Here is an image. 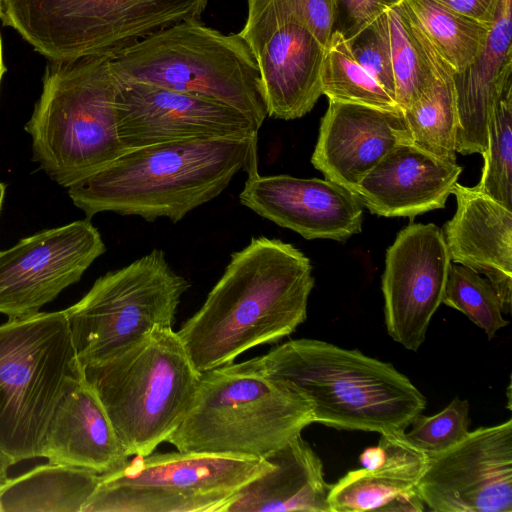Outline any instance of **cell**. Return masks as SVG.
I'll use <instances>...</instances> for the list:
<instances>
[{
  "instance_id": "6da1fadb",
  "label": "cell",
  "mask_w": 512,
  "mask_h": 512,
  "mask_svg": "<svg viewBox=\"0 0 512 512\" xmlns=\"http://www.w3.org/2000/svg\"><path fill=\"white\" fill-rule=\"evenodd\" d=\"M312 265L292 244L252 237L232 253L200 309L177 332L199 372L233 361L250 348L275 343L307 318Z\"/></svg>"
},
{
  "instance_id": "7a4b0ae2",
  "label": "cell",
  "mask_w": 512,
  "mask_h": 512,
  "mask_svg": "<svg viewBox=\"0 0 512 512\" xmlns=\"http://www.w3.org/2000/svg\"><path fill=\"white\" fill-rule=\"evenodd\" d=\"M241 170L258 172L257 138L174 142L130 150L68 194L88 219L114 212L176 223L219 196Z\"/></svg>"
},
{
  "instance_id": "3957f363",
  "label": "cell",
  "mask_w": 512,
  "mask_h": 512,
  "mask_svg": "<svg viewBox=\"0 0 512 512\" xmlns=\"http://www.w3.org/2000/svg\"><path fill=\"white\" fill-rule=\"evenodd\" d=\"M245 362L301 396L313 423L403 435L426 408L424 395L392 364L322 340H290Z\"/></svg>"
},
{
  "instance_id": "277c9868",
  "label": "cell",
  "mask_w": 512,
  "mask_h": 512,
  "mask_svg": "<svg viewBox=\"0 0 512 512\" xmlns=\"http://www.w3.org/2000/svg\"><path fill=\"white\" fill-rule=\"evenodd\" d=\"M110 54L51 60L25 130L33 160L59 185L98 172L128 152L117 130Z\"/></svg>"
},
{
  "instance_id": "5b68a950",
  "label": "cell",
  "mask_w": 512,
  "mask_h": 512,
  "mask_svg": "<svg viewBox=\"0 0 512 512\" xmlns=\"http://www.w3.org/2000/svg\"><path fill=\"white\" fill-rule=\"evenodd\" d=\"M313 423L310 405L246 362L200 373L166 442L183 452L265 458Z\"/></svg>"
},
{
  "instance_id": "8992f818",
  "label": "cell",
  "mask_w": 512,
  "mask_h": 512,
  "mask_svg": "<svg viewBox=\"0 0 512 512\" xmlns=\"http://www.w3.org/2000/svg\"><path fill=\"white\" fill-rule=\"evenodd\" d=\"M111 424L131 456H147L182 421L200 373L173 328L156 327L106 360L82 366Z\"/></svg>"
},
{
  "instance_id": "52a82bcc",
  "label": "cell",
  "mask_w": 512,
  "mask_h": 512,
  "mask_svg": "<svg viewBox=\"0 0 512 512\" xmlns=\"http://www.w3.org/2000/svg\"><path fill=\"white\" fill-rule=\"evenodd\" d=\"M115 79L142 82L223 103L260 129L268 116L259 69L237 34H223L199 20L183 21L110 54Z\"/></svg>"
},
{
  "instance_id": "ba28073f",
  "label": "cell",
  "mask_w": 512,
  "mask_h": 512,
  "mask_svg": "<svg viewBox=\"0 0 512 512\" xmlns=\"http://www.w3.org/2000/svg\"><path fill=\"white\" fill-rule=\"evenodd\" d=\"M82 375L64 310L0 325V450L14 464L39 458L58 403Z\"/></svg>"
},
{
  "instance_id": "9c48e42d",
  "label": "cell",
  "mask_w": 512,
  "mask_h": 512,
  "mask_svg": "<svg viewBox=\"0 0 512 512\" xmlns=\"http://www.w3.org/2000/svg\"><path fill=\"white\" fill-rule=\"evenodd\" d=\"M209 0H1L3 22L50 60L113 54L199 20Z\"/></svg>"
},
{
  "instance_id": "30bf717a",
  "label": "cell",
  "mask_w": 512,
  "mask_h": 512,
  "mask_svg": "<svg viewBox=\"0 0 512 512\" xmlns=\"http://www.w3.org/2000/svg\"><path fill=\"white\" fill-rule=\"evenodd\" d=\"M271 467L265 458L202 452L134 456L100 475L83 512H221Z\"/></svg>"
},
{
  "instance_id": "8fae6325",
  "label": "cell",
  "mask_w": 512,
  "mask_h": 512,
  "mask_svg": "<svg viewBox=\"0 0 512 512\" xmlns=\"http://www.w3.org/2000/svg\"><path fill=\"white\" fill-rule=\"evenodd\" d=\"M189 287L156 248L99 277L64 310L81 367L123 352L156 327L172 328Z\"/></svg>"
},
{
  "instance_id": "7c38bea8",
  "label": "cell",
  "mask_w": 512,
  "mask_h": 512,
  "mask_svg": "<svg viewBox=\"0 0 512 512\" xmlns=\"http://www.w3.org/2000/svg\"><path fill=\"white\" fill-rule=\"evenodd\" d=\"M417 490L434 512H512V420L429 455Z\"/></svg>"
},
{
  "instance_id": "4fadbf2b",
  "label": "cell",
  "mask_w": 512,
  "mask_h": 512,
  "mask_svg": "<svg viewBox=\"0 0 512 512\" xmlns=\"http://www.w3.org/2000/svg\"><path fill=\"white\" fill-rule=\"evenodd\" d=\"M105 251L100 232L88 218L41 231L0 251V314L13 319L40 312Z\"/></svg>"
},
{
  "instance_id": "5bb4252c",
  "label": "cell",
  "mask_w": 512,
  "mask_h": 512,
  "mask_svg": "<svg viewBox=\"0 0 512 512\" xmlns=\"http://www.w3.org/2000/svg\"><path fill=\"white\" fill-rule=\"evenodd\" d=\"M115 82L117 130L128 151L174 142L258 138L255 124L223 103L142 82Z\"/></svg>"
},
{
  "instance_id": "9a60e30c",
  "label": "cell",
  "mask_w": 512,
  "mask_h": 512,
  "mask_svg": "<svg viewBox=\"0 0 512 512\" xmlns=\"http://www.w3.org/2000/svg\"><path fill=\"white\" fill-rule=\"evenodd\" d=\"M451 263L442 230L432 223L406 226L387 249L382 275L385 325L406 349L416 352L425 341Z\"/></svg>"
},
{
  "instance_id": "2e32d148",
  "label": "cell",
  "mask_w": 512,
  "mask_h": 512,
  "mask_svg": "<svg viewBox=\"0 0 512 512\" xmlns=\"http://www.w3.org/2000/svg\"><path fill=\"white\" fill-rule=\"evenodd\" d=\"M240 36L259 69L268 117L293 120L310 112L322 95L325 48L292 17L247 14Z\"/></svg>"
},
{
  "instance_id": "e0dca14e",
  "label": "cell",
  "mask_w": 512,
  "mask_h": 512,
  "mask_svg": "<svg viewBox=\"0 0 512 512\" xmlns=\"http://www.w3.org/2000/svg\"><path fill=\"white\" fill-rule=\"evenodd\" d=\"M240 203L303 238L344 241L361 232L363 204L349 189L319 178L248 175Z\"/></svg>"
},
{
  "instance_id": "ac0fdd59",
  "label": "cell",
  "mask_w": 512,
  "mask_h": 512,
  "mask_svg": "<svg viewBox=\"0 0 512 512\" xmlns=\"http://www.w3.org/2000/svg\"><path fill=\"white\" fill-rule=\"evenodd\" d=\"M406 142L411 138L400 110L329 100L311 163L325 179L356 194L363 177Z\"/></svg>"
},
{
  "instance_id": "d6986e66",
  "label": "cell",
  "mask_w": 512,
  "mask_h": 512,
  "mask_svg": "<svg viewBox=\"0 0 512 512\" xmlns=\"http://www.w3.org/2000/svg\"><path fill=\"white\" fill-rule=\"evenodd\" d=\"M452 194L456 211L442 229L450 260L485 275L508 314L512 303V210L476 186L457 182Z\"/></svg>"
},
{
  "instance_id": "ffe728a7",
  "label": "cell",
  "mask_w": 512,
  "mask_h": 512,
  "mask_svg": "<svg viewBox=\"0 0 512 512\" xmlns=\"http://www.w3.org/2000/svg\"><path fill=\"white\" fill-rule=\"evenodd\" d=\"M462 172L412 142L391 150L360 181L356 194L372 214L409 217L445 206Z\"/></svg>"
},
{
  "instance_id": "44dd1931",
  "label": "cell",
  "mask_w": 512,
  "mask_h": 512,
  "mask_svg": "<svg viewBox=\"0 0 512 512\" xmlns=\"http://www.w3.org/2000/svg\"><path fill=\"white\" fill-rule=\"evenodd\" d=\"M512 74V0H499L473 61L453 74L458 114L456 152L483 154L493 105Z\"/></svg>"
},
{
  "instance_id": "7402d4cb",
  "label": "cell",
  "mask_w": 512,
  "mask_h": 512,
  "mask_svg": "<svg viewBox=\"0 0 512 512\" xmlns=\"http://www.w3.org/2000/svg\"><path fill=\"white\" fill-rule=\"evenodd\" d=\"M39 457L100 475L120 468L130 458L83 375L58 403Z\"/></svg>"
},
{
  "instance_id": "603a6c76",
  "label": "cell",
  "mask_w": 512,
  "mask_h": 512,
  "mask_svg": "<svg viewBox=\"0 0 512 512\" xmlns=\"http://www.w3.org/2000/svg\"><path fill=\"white\" fill-rule=\"evenodd\" d=\"M271 467L242 486L221 512H331L323 463L297 435L265 457Z\"/></svg>"
},
{
  "instance_id": "cb8c5ba5",
  "label": "cell",
  "mask_w": 512,
  "mask_h": 512,
  "mask_svg": "<svg viewBox=\"0 0 512 512\" xmlns=\"http://www.w3.org/2000/svg\"><path fill=\"white\" fill-rule=\"evenodd\" d=\"M389 51L395 102L404 110L441 76L454 73L438 55L414 14L403 0L376 18Z\"/></svg>"
},
{
  "instance_id": "d4e9b609",
  "label": "cell",
  "mask_w": 512,
  "mask_h": 512,
  "mask_svg": "<svg viewBox=\"0 0 512 512\" xmlns=\"http://www.w3.org/2000/svg\"><path fill=\"white\" fill-rule=\"evenodd\" d=\"M99 480L94 471L48 462L0 486V512H83Z\"/></svg>"
},
{
  "instance_id": "484cf974",
  "label": "cell",
  "mask_w": 512,
  "mask_h": 512,
  "mask_svg": "<svg viewBox=\"0 0 512 512\" xmlns=\"http://www.w3.org/2000/svg\"><path fill=\"white\" fill-rule=\"evenodd\" d=\"M453 74L439 77L426 93L401 112L414 145L444 161L456 163L458 114Z\"/></svg>"
},
{
  "instance_id": "4316f807",
  "label": "cell",
  "mask_w": 512,
  "mask_h": 512,
  "mask_svg": "<svg viewBox=\"0 0 512 512\" xmlns=\"http://www.w3.org/2000/svg\"><path fill=\"white\" fill-rule=\"evenodd\" d=\"M328 503L331 512L425 509L415 483L365 468L351 470L331 485Z\"/></svg>"
},
{
  "instance_id": "83f0119b",
  "label": "cell",
  "mask_w": 512,
  "mask_h": 512,
  "mask_svg": "<svg viewBox=\"0 0 512 512\" xmlns=\"http://www.w3.org/2000/svg\"><path fill=\"white\" fill-rule=\"evenodd\" d=\"M431 42L454 73L466 68L480 51L489 26L435 0H404Z\"/></svg>"
},
{
  "instance_id": "f1b7e54d",
  "label": "cell",
  "mask_w": 512,
  "mask_h": 512,
  "mask_svg": "<svg viewBox=\"0 0 512 512\" xmlns=\"http://www.w3.org/2000/svg\"><path fill=\"white\" fill-rule=\"evenodd\" d=\"M321 87L330 101L400 110L387 91L353 58L346 39L337 31L332 32L325 50Z\"/></svg>"
},
{
  "instance_id": "f546056e",
  "label": "cell",
  "mask_w": 512,
  "mask_h": 512,
  "mask_svg": "<svg viewBox=\"0 0 512 512\" xmlns=\"http://www.w3.org/2000/svg\"><path fill=\"white\" fill-rule=\"evenodd\" d=\"M484 166L476 187L512 210V80L496 99L488 122Z\"/></svg>"
},
{
  "instance_id": "4dcf8cb0",
  "label": "cell",
  "mask_w": 512,
  "mask_h": 512,
  "mask_svg": "<svg viewBox=\"0 0 512 512\" xmlns=\"http://www.w3.org/2000/svg\"><path fill=\"white\" fill-rule=\"evenodd\" d=\"M442 303L465 314L483 329L488 339L509 324L502 315V303L492 284L460 264L449 266Z\"/></svg>"
},
{
  "instance_id": "1f68e13d",
  "label": "cell",
  "mask_w": 512,
  "mask_h": 512,
  "mask_svg": "<svg viewBox=\"0 0 512 512\" xmlns=\"http://www.w3.org/2000/svg\"><path fill=\"white\" fill-rule=\"evenodd\" d=\"M469 402L455 397L433 416H416L405 432L406 440L426 455L441 453L463 440L469 433Z\"/></svg>"
},
{
  "instance_id": "d6a6232c",
  "label": "cell",
  "mask_w": 512,
  "mask_h": 512,
  "mask_svg": "<svg viewBox=\"0 0 512 512\" xmlns=\"http://www.w3.org/2000/svg\"><path fill=\"white\" fill-rule=\"evenodd\" d=\"M248 13L292 17L326 49L333 32L334 0H247Z\"/></svg>"
},
{
  "instance_id": "836d02e7",
  "label": "cell",
  "mask_w": 512,
  "mask_h": 512,
  "mask_svg": "<svg viewBox=\"0 0 512 512\" xmlns=\"http://www.w3.org/2000/svg\"><path fill=\"white\" fill-rule=\"evenodd\" d=\"M346 41L357 63H359L395 101V80L391 59L384 36L375 21L354 36L346 39Z\"/></svg>"
},
{
  "instance_id": "e575fe53",
  "label": "cell",
  "mask_w": 512,
  "mask_h": 512,
  "mask_svg": "<svg viewBox=\"0 0 512 512\" xmlns=\"http://www.w3.org/2000/svg\"><path fill=\"white\" fill-rule=\"evenodd\" d=\"M378 445L383 456L380 466L371 471L412 482L417 485L428 461V455L414 448L403 435H381Z\"/></svg>"
},
{
  "instance_id": "d590c367",
  "label": "cell",
  "mask_w": 512,
  "mask_h": 512,
  "mask_svg": "<svg viewBox=\"0 0 512 512\" xmlns=\"http://www.w3.org/2000/svg\"><path fill=\"white\" fill-rule=\"evenodd\" d=\"M403 0H334L333 31L348 39Z\"/></svg>"
},
{
  "instance_id": "8d00e7d4",
  "label": "cell",
  "mask_w": 512,
  "mask_h": 512,
  "mask_svg": "<svg viewBox=\"0 0 512 512\" xmlns=\"http://www.w3.org/2000/svg\"><path fill=\"white\" fill-rule=\"evenodd\" d=\"M449 9L487 26L494 20L499 0H435Z\"/></svg>"
},
{
  "instance_id": "74e56055",
  "label": "cell",
  "mask_w": 512,
  "mask_h": 512,
  "mask_svg": "<svg viewBox=\"0 0 512 512\" xmlns=\"http://www.w3.org/2000/svg\"><path fill=\"white\" fill-rule=\"evenodd\" d=\"M382 448L380 445L366 448L359 456V461L363 468L367 470L377 469L382 461Z\"/></svg>"
},
{
  "instance_id": "f35d334b",
  "label": "cell",
  "mask_w": 512,
  "mask_h": 512,
  "mask_svg": "<svg viewBox=\"0 0 512 512\" xmlns=\"http://www.w3.org/2000/svg\"><path fill=\"white\" fill-rule=\"evenodd\" d=\"M13 465V460L0 450V486L9 479L8 472Z\"/></svg>"
},
{
  "instance_id": "ab89813d",
  "label": "cell",
  "mask_w": 512,
  "mask_h": 512,
  "mask_svg": "<svg viewBox=\"0 0 512 512\" xmlns=\"http://www.w3.org/2000/svg\"><path fill=\"white\" fill-rule=\"evenodd\" d=\"M4 196H5V185L0 182V215H1L2 205H3V201H4Z\"/></svg>"
},
{
  "instance_id": "60d3db41",
  "label": "cell",
  "mask_w": 512,
  "mask_h": 512,
  "mask_svg": "<svg viewBox=\"0 0 512 512\" xmlns=\"http://www.w3.org/2000/svg\"><path fill=\"white\" fill-rule=\"evenodd\" d=\"M5 72V67L3 65V59H2V44H1V36H0V82L3 73Z\"/></svg>"
},
{
  "instance_id": "b9f144b4",
  "label": "cell",
  "mask_w": 512,
  "mask_h": 512,
  "mask_svg": "<svg viewBox=\"0 0 512 512\" xmlns=\"http://www.w3.org/2000/svg\"><path fill=\"white\" fill-rule=\"evenodd\" d=\"M2 16V7H1V0H0V18Z\"/></svg>"
}]
</instances>
